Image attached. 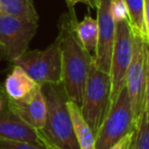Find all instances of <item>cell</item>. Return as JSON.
<instances>
[{
	"mask_svg": "<svg viewBox=\"0 0 149 149\" xmlns=\"http://www.w3.org/2000/svg\"><path fill=\"white\" fill-rule=\"evenodd\" d=\"M72 131L80 149H95V136L82 114L81 108L70 100H66Z\"/></svg>",
	"mask_w": 149,
	"mask_h": 149,
	"instance_id": "13",
	"label": "cell"
},
{
	"mask_svg": "<svg viewBox=\"0 0 149 149\" xmlns=\"http://www.w3.org/2000/svg\"><path fill=\"white\" fill-rule=\"evenodd\" d=\"M0 138L41 143L38 131L22 120L7 106L0 112Z\"/></svg>",
	"mask_w": 149,
	"mask_h": 149,
	"instance_id": "11",
	"label": "cell"
},
{
	"mask_svg": "<svg viewBox=\"0 0 149 149\" xmlns=\"http://www.w3.org/2000/svg\"><path fill=\"white\" fill-rule=\"evenodd\" d=\"M38 24L0 13V60L13 63L28 50Z\"/></svg>",
	"mask_w": 149,
	"mask_h": 149,
	"instance_id": "7",
	"label": "cell"
},
{
	"mask_svg": "<svg viewBox=\"0 0 149 149\" xmlns=\"http://www.w3.org/2000/svg\"><path fill=\"white\" fill-rule=\"evenodd\" d=\"M19 65L30 77L42 86L61 83V56L59 39H56L43 50L27 51L13 62Z\"/></svg>",
	"mask_w": 149,
	"mask_h": 149,
	"instance_id": "5",
	"label": "cell"
},
{
	"mask_svg": "<svg viewBox=\"0 0 149 149\" xmlns=\"http://www.w3.org/2000/svg\"><path fill=\"white\" fill-rule=\"evenodd\" d=\"M77 17L74 9H68L58 23L60 56H61V84L68 100L81 107L88 70L93 60L76 34Z\"/></svg>",
	"mask_w": 149,
	"mask_h": 149,
	"instance_id": "1",
	"label": "cell"
},
{
	"mask_svg": "<svg viewBox=\"0 0 149 149\" xmlns=\"http://www.w3.org/2000/svg\"><path fill=\"white\" fill-rule=\"evenodd\" d=\"M149 54L148 41L140 35L134 34V48L132 60L127 70L125 86L128 91L134 127L143 110L149 107L148 80Z\"/></svg>",
	"mask_w": 149,
	"mask_h": 149,
	"instance_id": "3",
	"label": "cell"
},
{
	"mask_svg": "<svg viewBox=\"0 0 149 149\" xmlns=\"http://www.w3.org/2000/svg\"><path fill=\"white\" fill-rule=\"evenodd\" d=\"M110 0H97V46L93 55V62L97 68L109 74L110 59L116 36V23L110 15Z\"/></svg>",
	"mask_w": 149,
	"mask_h": 149,
	"instance_id": "9",
	"label": "cell"
},
{
	"mask_svg": "<svg viewBox=\"0 0 149 149\" xmlns=\"http://www.w3.org/2000/svg\"><path fill=\"white\" fill-rule=\"evenodd\" d=\"M134 33L129 21L116 24V36L109 68L110 105L125 87L126 74L132 60Z\"/></svg>",
	"mask_w": 149,
	"mask_h": 149,
	"instance_id": "8",
	"label": "cell"
},
{
	"mask_svg": "<svg viewBox=\"0 0 149 149\" xmlns=\"http://www.w3.org/2000/svg\"><path fill=\"white\" fill-rule=\"evenodd\" d=\"M7 107L35 130L43 129L46 122V102L40 85L24 99H8Z\"/></svg>",
	"mask_w": 149,
	"mask_h": 149,
	"instance_id": "10",
	"label": "cell"
},
{
	"mask_svg": "<svg viewBox=\"0 0 149 149\" xmlns=\"http://www.w3.org/2000/svg\"><path fill=\"white\" fill-rule=\"evenodd\" d=\"M0 149H49L42 143L24 142L0 138Z\"/></svg>",
	"mask_w": 149,
	"mask_h": 149,
	"instance_id": "18",
	"label": "cell"
},
{
	"mask_svg": "<svg viewBox=\"0 0 149 149\" xmlns=\"http://www.w3.org/2000/svg\"><path fill=\"white\" fill-rule=\"evenodd\" d=\"M128 149H132V145H131V144H130V146H129V147H128Z\"/></svg>",
	"mask_w": 149,
	"mask_h": 149,
	"instance_id": "23",
	"label": "cell"
},
{
	"mask_svg": "<svg viewBox=\"0 0 149 149\" xmlns=\"http://www.w3.org/2000/svg\"><path fill=\"white\" fill-rule=\"evenodd\" d=\"M7 102H8V98L5 94L3 85L0 83V112L7 106Z\"/></svg>",
	"mask_w": 149,
	"mask_h": 149,
	"instance_id": "22",
	"label": "cell"
},
{
	"mask_svg": "<svg viewBox=\"0 0 149 149\" xmlns=\"http://www.w3.org/2000/svg\"><path fill=\"white\" fill-rule=\"evenodd\" d=\"M110 15L114 23L129 21V13L124 0H110Z\"/></svg>",
	"mask_w": 149,
	"mask_h": 149,
	"instance_id": "19",
	"label": "cell"
},
{
	"mask_svg": "<svg viewBox=\"0 0 149 149\" xmlns=\"http://www.w3.org/2000/svg\"><path fill=\"white\" fill-rule=\"evenodd\" d=\"M1 13L38 24L39 15L33 0H0Z\"/></svg>",
	"mask_w": 149,
	"mask_h": 149,
	"instance_id": "14",
	"label": "cell"
},
{
	"mask_svg": "<svg viewBox=\"0 0 149 149\" xmlns=\"http://www.w3.org/2000/svg\"><path fill=\"white\" fill-rule=\"evenodd\" d=\"M76 34L83 45V47L89 52L90 54L94 53L97 46L98 39V28L97 21L87 15L84 19L76 25Z\"/></svg>",
	"mask_w": 149,
	"mask_h": 149,
	"instance_id": "15",
	"label": "cell"
},
{
	"mask_svg": "<svg viewBox=\"0 0 149 149\" xmlns=\"http://www.w3.org/2000/svg\"><path fill=\"white\" fill-rule=\"evenodd\" d=\"M81 111L96 138L110 108L109 74L97 68L92 60L84 88Z\"/></svg>",
	"mask_w": 149,
	"mask_h": 149,
	"instance_id": "4",
	"label": "cell"
},
{
	"mask_svg": "<svg viewBox=\"0 0 149 149\" xmlns=\"http://www.w3.org/2000/svg\"><path fill=\"white\" fill-rule=\"evenodd\" d=\"M46 102V122L37 130L40 142L50 149H80L72 131V120L66 107V94L59 84L41 86Z\"/></svg>",
	"mask_w": 149,
	"mask_h": 149,
	"instance_id": "2",
	"label": "cell"
},
{
	"mask_svg": "<svg viewBox=\"0 0 149 149\" xmlns=\"http://www.w3.org/2000/svg\"><path fill=\"white\" fill-rule=\"evenodd\" d=\"M38 84L19 65H15L5 79L4 88L7 98L10 100H21L29 96Z\"/></svg>",
	"mask_w": 149,
	"mask_h": 149,
	"instance_id": "12",
	"label": "cell"
},
{
	"mask_svg": "<svg viewBox=\"0 0 149 149\" xmlns=\"http://www.w3.org/2000/svg\"><path fill=\"white\" fill-rule=\"evenodd\" d=\"M0 13H1V3H0Z\"/></svg>",
	"mask_w": 149,
	"mask_h": 149,
	"instance_id": "24",
	"label": "cell"
},
{
	"mask_svg": "<svg viewBox=\"0 0 149 149\" xmlns=\"http://www.w3.org/2000/svg\"><path fill=\"white\" fill-rule=\"evenodd\" d=\"M134 130L133 114L126 86L120 90L98 131L95 149H108Z\"/></svg>",
	"mask_w": 149,
	"mask_h": 149,
	"instance_id": "6",
	"label": "cell"
},
{
	"mask_svg": "<svg viewBox=\"0 0 149 149\" xmlns=\"http://www.w3.org/2000/svg\"><path fill=\"white\" fill-rule=\"evenodd\" d=\"M133 135H134V130L128 133L126 136H124L120 140H118L116 144H113L108 149H128V147L130 146L131 142H132Z\"/></svg>",
	"mask_w": 149,
	"mask_h": 149,
	"instance_id": "20",
	"label": "cell"
},
{
	"mask_svg": "<svg viewBox=\"0 0 149 149\" xmlns=\"http://www.w3.org/2000/svg\"><path fill=\"white\" fill-rule=\"evenodd\" d=\"M65 2L68 9H74V5L78 3H84L92 8H96V4H97L96 0H65Z\"/></svg>",
	"mask_w": 149,
	"mask_h": 149,
	"instance_id": "21",
	"label": "cell"
},
{
	"mask_svg": "<svg viewBox=\"0 0 149 149\" xmlns=\"http://www.w3.org/2000/svg\"><path fill=\"white\" fill-rule=\"evenodd\" d=\"M129 13V23L134 34H138L144 40L148 41L149 32L143 22V5L144 0H124Z\"/></svg>",
	"mask_w": 149,
	"mask_h": 149,
	"instance_id": "16",
	"label": "cell"
},
{
	"mask_svg": "<svg viewBox=\"0 0 149 149\" xmlns=\"http://www.w3.org/2000/svg\"><path fill=\"white\" fill-rule=\"evenodd\" d=\"M149 112L143 110L138 122L134 127V135L132 138V149H149Z\"/></svg>",
	"mask_w": 149,
	"mask_h": 149,
	"instance_id": "17",
	"label": "cell"
},
{
	"mask_svg": "<svg viewBox=\"0 0 149 149\" xmlns=\"http://www.w3.org/2000/svg\"><path fill=\"white\" fill-rule=\"evenodd\" d=\"M96 2H97V0H96Z\"/></svg>",
	"mask_w": 149,
	"mask_h": 149,
	"instance_id": "25",
	"label": "cell"
}]
</instances>
